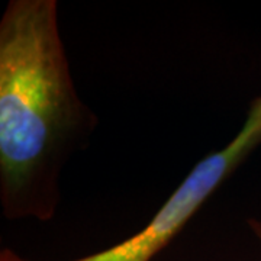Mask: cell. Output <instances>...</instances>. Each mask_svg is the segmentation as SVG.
I'll return each mask as SVG.
<instances>
[{
  "label": "cell",
  "mask_w": 261,
  "mask_h": 261,
  "mask_svg": "<svg viewBox=\"0 0 261 261\" xmlns=\"http://www.w3.org/2000/svg\"><path fill=\"white\" fill-rule=\"evenodd\" d=\"M58 31L56 0H12L0 22V196L9 219L48 221L58 174L94 126Z\"/></svg>",
  "instance_id": "obj_1"
},
{
  "label": "cell",
  "mask_w": 261,
  "mask_h": 261,
  "mask_svg": "<svg viewBox=\"0 0 261 261\" xmlns=\"http://www.w3.org/2000/svg\"><path fill=\"white\" fill-rule=\"evenodd\" d=\"M260 142L261 96L252 102L243 128L233 140L200 160L144 229L111 248L73 261H151Z\"/></svg>",
  "instance_id": "obj_2"
},
{
  "label": "cell",
  "mask_w": 261,
  "mask_h": 261,
  "mask_svg": "<svg viewBox=\"0 0 261 261\" xmlns=\"http://www.w3.org/2000/svg\"><path fill=\"white\" fill-rule=\"evenodd\" d=\"M0 261H27L22 257H19L16 252H13L10 248H3L0 252Z\"/></svg>",
  "instance_id": "obj_3"
},
{
  "label": "cell",
  "mask_w": 261,
  "mask_h": 261,
  "mask_svg": "<svg viewBox=\"0 0 261 261\" xmlns=\"http://www.w3.org/2000/svg\"><path fill=\"white\" fill-rule=\"evenodd\" d=\"M248 225H250V228H251V231L254 232V235L257 237L258 243L261 244V222L260 221H257V219H250V221H248Z\"/></svg>",
  "instance_id": "obj_4"
}]
</instances>
